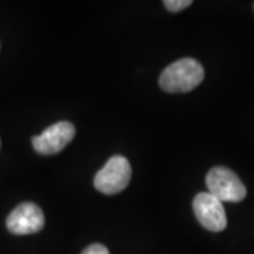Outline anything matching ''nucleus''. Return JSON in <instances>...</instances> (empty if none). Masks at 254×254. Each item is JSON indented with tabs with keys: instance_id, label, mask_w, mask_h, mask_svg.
Returning <instances> with one entry per match:
<instances>
[{
	"instance_id": "obj_1",
	"label": "nucleus",
	"mask_w": 254,
	"mask_h": 254,
	"mask_svg": "<svg viewBox=\"0 0 254 254\" xmlns=\"http://www.w3.org/2000/svg\"><path fill=\"white\" fill-rule=\"evenodd\" d=\"M203 78V66L196 60L184 58L164 69L160 76V86L168 93H184L195 89Z\"/></svg>"
},
{
	"instance_id": "obj_2",
	"label": "nucleus",
	"mask_w": 254,
	"mask_h": 254,
	"mask_svg": "<svg viewBox=\"0 0 254 254\" xmlns=\"http://www.w3.org/2000/svg\"><path fill=\"white\" fill-rule=\"evenodd\" d=\"M208 192L222 203L240 202L246 198L247 190L240 178L226 167H215L206 175Z\"/></svg>"
},
{
	"instance_id": "obj_3",
	"label": "nucleus",
	"mask_w": 254,
	"mask_h": 254,
	"mask_svg": "<svg viewBox=\"0 0 254 254\" xmlns=\"http://www.w3.org/2000/svg\"><path fill=\"white\" fill-rule=\"evenodd\" d=\"M130 178H131V167L126 157L115 155L95 175L93 182H95V188L99 192L106 195H115L126 190Z\"/></svg>"
},
{
	"instance_id": "obj_4",
	"label": "nucleus",
	"mask_w": 254,
	"mask_h": 254,
	"mask_svg": "<svg viewBox=\"0 0 254 254\" xmlns=\"http://www.w3.org/2000/svg\"><path fill=\"white\" fill-rule=\"evenodd\" d=\"M193 213L202 226L210 232H222L226 229L227 218L223 203L209 192L198 193L192 202Z\"/></svg>"
},
{
	"instance_id": "obj_5",
	"label": "nucleus",
	"mask_w": 254,
	"mask_h": 254,
	"mask_svg": "<svg viewBox=\"0 0 254 254\" xmlns=\"http://www.w3.org/2000/svg\"><path fill=\"white\" fill-rule=\"evenodd\" d=\"M46 223L44 213L40 206H37L33 202H24L11 210L6 226L9 232L14 235H31L40 232Z\"/></svg>"
},
{
	"instance_id": "obj_6",
	"label": "nucleus",
	"mask_w": 254,
	"mask_h": 254,
	"mask_svg": "<svg viewBox=\"0 0 254 254\" xmlns=\"http://www.w3.org/2000/svg\"><path fill=\"white\" fill-rule=\"evenodd\" d=\"M75 137V127L69 122H58L33 137V147L40 154H57L69 144Z\"/></svg>"
},
{
	"instance_id": "obj_7",
	"label": "nucleus",
	"mask_w": 254,
	"mask_h": 254,
	"mask_svg": "<svg viewBox=\"0 0 254 254\" xmlns=\"http://www.w3.org/2000/svg\"><path fill=\"white\" fill-rule=\"evenodd\" d=\"M190 4H192L190 0H165L164 1V6L170 11H181Z\"/></svg>"
},
{
	"instance_id": "obj_8",
	"label": "nucleus",
	"mask_w": 254,
	"mask_h": 254,
	"mask_svg": "<svg viewBox=\"0 0 254 254\" xmlns=\"http://www.w3.org/2000/svg\"><path fill=\"white\" fill-rule=\"evenodd\" d=\"M82 254H109V250L103 245L96 243V245H91L89 247H86L82 252Z\"/></svg>"
}]
</instances>
